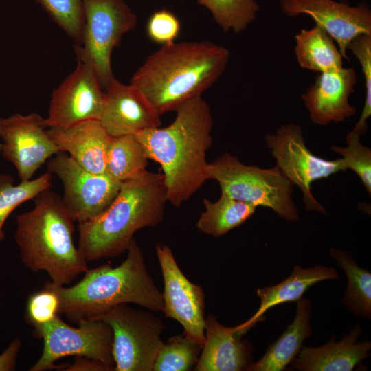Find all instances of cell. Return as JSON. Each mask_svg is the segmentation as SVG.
Instances as JSON below:
<instances>
[{
	"label": "cell",
	"mask_w": 371,
	"mask_h": 371,
	"mask_svg": "<svg viewBox=\"0 0 371 371\" xmlns=\"http://www.w3.org/2000/svg\"><path fill=\"white\" fill-rule=\"evenodd\" d=\"M168 126L140 131L135 136L148 159L160 164L168 201L179 207L208 180L206 153L212 144L213 120L201 95L175 110Z\"/></svg>",
	"instance_id": "1"
},
{
	"label": "cell",
	"mask_w": 371,
	"mask_h": 371,
	"mask_svg": "<svg viewBox=\"0 0 371 371\" xmlns=\"http://www.w3.org/2000/svg\"><path fill=\"white\" fill-rule=\"evenodd\" d=\"M229 57L227 48L207 41L162 45L138 68L130 84L161 116L211 87Z\"/></svg>",
	"instance_id": "2"
},
{
	"label": "cell",
	"mask_w": 371,
	"mask_h": 371,
	"mask_svg": "<svg viewBox=\"0 0 371 371\" xmlns=\"http://www.w3.org/2000/svg\"><path fill=\"white\" fill-rule=\"evenodd\" d=\"M166 201L161 171L145 170L122 181L102 212L78 223V249L87 261L117 256L127 250L137 231L161 223Z\"/></svg>",
	"instance_id": "3"
},
{
	"label": "cell",
	"mask_w": 371,
	"mask_h": 371,
	"mask_svg": "<svg viewBox=\"0 0 371 371\" xmlns=\"http://www.w3.org/2000/svg\"><path fill=\"white\" fill-rule=\"evenodd\" d=\"M127 257L119 266L109 263L87 269L71 286L50 281L60 299V314L71 322L94 319L114 306L133 303L152 311H162V292L145 265L143 253L133 240Z\"/></svg>",
	"instance_id": "4"
},
{
	"label": "cell",
	"mask_w": 371,
	"mask_h": 371,
	"mask_svg": "<svg viewBox=\"0 0 371 371\" xmlns=\"http://www.w3.org/2000/svg\"><path fill=\"white\" fill-rule=\"evenodd\" d=\"M33 199L32 209L16 217L14 238L21 260L31 271H44L52 282L67 285L88 269L74 243V221L50 188Z\"/></svg>",
	"instance_id": "5"
},
{
	"label": "cell",
	"mask_w": 371,
	"mask_h": 371,
	"mask_svg": "<svg viewBox=\"0 0 371 371\" xmlns=\"http://www.w3.org/2000/svg\"><path fill=\"white\" fill-rule=\"evenodd\" d=\"M207 178L216 181L221 193L234 199L269 208L289 221L300 218L292 199L293 184L276 166L261 168L246 165L225 153L208 164Z\"/></svg>",
	"instance_id": "6"
},
{
	"label": "cell",
	"mask_w": 371,
	"mask_h": 371,
	"mask_svg": "<svg viewBox=\"0 0 371 371\" xmlns=\"http://www.w3.org/2000/svg\"><path fill=\"white\" fill-rule=\"evenodd\" d=\"M85 22L78 61L89 65L102 87L114 78L111 54L122 36L137 25V16L124 0H84Z\"/></svg>",
	"instance_id": "7"
},
{
	"label": "cell",
	"mask_w": 371,
	"mask_h": 371,
	"mask_svg": "<svg viewBox=\"0 0 371 371\" xmlns=\"http://www.w3.org/2000/svg\"><path fill=\"white\" fill-rule=\"evenodd\" d=\"M107 323L113 332L115 371H152L162 346L164 324L153 313L128 304L113 307L94 318Z\"/></svg>",
	"instance_id": "8"
},
{
	"label": "cell",
	"mask_w": 371,
	"mask_h": 371,
	"mask_svg": "<svg viewBox=\"0 0 371 371\" xmlns=\"http://www.w3.org/2000/svg\"><path fill=\"white\" fill-rule=\"evenodd\" d=\"M73 327L58 316L49 323L35 326L34 335L42 339L43 348L30 371H43L58 367L55 362L68 356L83 357L101 361L113 370V332L105 322L85 319Z\"/></svg>",
	"instance_id": "9"
},
{
	"label": "cell",
	"mask_w": 371,
	"mask_h": 371,
	"mask_svg": "<svg viewBox=\"0 0 371 371\" xmlns=\"http://www.w3.org/2000/svg\"><path fill=\"white\" fill-rule=\"evenodd\" d=\"M265 140L276 166L302 191L306 210L327 214L312 194L311 186L315 181L347 170L343 159L328 160L314 155L306 146L302 128L294 123L282 125L274 133L266 135Z\"/></svg>",
	"instance_id": "10"
},
{
	"label": "cell",
	"mask_w": 371,
	"mask_h": 371,
	"mask_svg": "<svg viewBox=\"0 0 371 371\" xmlns=\"http://www.w3.org/2000/svg\"><path fill=\"white\" fill-rule=\"evenodd\" d=\"M47 172L63 186L62 204L74 222L90 220L102 212L117 194L121 183L106 173L88 171L60 151L47 162Z\"/></svg>",
	"instance_id": "11"
},
{
	"label": "cell",
	"mask_w": 371,
	"mask_h": 371,
	"mask_svg": "<svg viewBox=\"0 0 371 371\" xmlns=\"http://www.w3.org/2000/svg\"><path fill=\"white\" fill-rule=\"evenodd\" d=\"M1 153L12 163L21 181L32 179L47 160L61 150L47 133L44 118L36 113L0 117Z\"/></svg>",
	"instance_id": "12"
},
{
	"label": "cell",
	"mask_w": 371,
	"mask_h": 371,
	"mask_svg": "<svg viewBox=\"0 0 371 371\" xmlns=\"http://www.w3.org/2000/svg\"><path fill=\"white\" fill-rule=\"evenodd\" d=\"M155 249L164 282L162 312L182 325L183 335L203 345L205 327L203 290L186 278L169 247L157 243Z\"/></svg>",
	"instance_id": "13"
},
{
	"label": "cell",
	"mask_w": 371,
	"mask_h": 371,
	"mask_svg": "<svg viewBox=\"0 0 371 371\" xmlns=\"http://www.w3.org/2000/svg\"><path fill=\"white\" fill-rule=\"evenodd\" d=\"M104 91L89 65L78 61L75 70L54 90L45 125L67 128L89 120H100Z\"/></svg>",
	"instance_id": "14"
},
{
	"label": "cell",
	"mask_w": 371,
	"mask_h": 371,
	"mask_svg": "<svg viewBox=\"0 0 371 371\" xmlns=\"http://www.w3.org/2000/svg\"><path fill=\"white\" fill-rule=\"evenodd\" d=\"M280 8L289 17L311 16L334 39L348 60L350 43L361 34L371 35V10L366 3L350 6L333 0H281Z\"/></svg>",
	"instance_id": "15"
},
{
	"label": "cell",
	"mask_w": 371,
	"mask_h": 371,
	"mask_svg": "<svg viewBox=\"0 0 371 371\" xmlns=\"http://www.w3.org/2000/svg\"><path fill=\"white\" fill-rule=\"evenodd\" d=\"M354 67L319 73L300 98L311 120L318 126L341 122L354 116L356 108L349 101L357 84Z\"/></svg>",
	"instance_id": "16"
},
{
	"label": "cell",
	"mask_w": 371,
	"mask_h": 371,
	"mask_svg": "<svg viewBox=\"0 0 371 371\" xmlns=\"http://www.w3.org/2000/svg\"><path fill=\"white\" fill-rule=\"evenodd\" d=\"M104 89L99 121L111 137L160 126V115L131 84H123L114 78Z\"/></svg>",
	"instance_id": "17"
},
{
	"label": "cell",
	"mask_w": 371,
	"mask_h": 371,
	"mask_svg": "<svg viewBox=\"0 0 371 371\" xmlns=\"http://www.w3.org/2000/svg\"><path fill=\"white\" fill-rule=\"evenodd\" d=\"M241 337L235 327L225 326L209 315L205 319V341L194 370H245L252 363L253 346L248 340H240Z\"/></svg>",
	"instance_id": "18"
},
{
	"label": "cell",
	"mask_w": 371,
	"mask_h": 371,
	"mask_svg": "<svg viewBox=\"0 0 371 371\" xmlns=\"http://www.w3.org/2000/svg\"><path fill=\"white\" fill-rule=\"evenodd\" d=\"M47 133L63 152L84 168L104 174L111 136L99 120H89L67 128H49Z\"/></svg>",
	"instance_id": "19"
},
{
	"label": "cell",
	"mask_w": 371,
	"mask_h": 371,
	"mask_svg": "<svg viewBox=\"0 0 371 371\" xmlns=\"http://www.w3.org/2000/svg\"><path fill=\"white\" fill-rule=\"evenodd\" d=\"M362 328L356 325L339 341L335 336L318 347H302L291 362V368L301 371H351L369 357L370 341L357 342Z\"/></svg>",
	"instance_id": "20"
},
{
	"label": "cell",
	"mask_w": 371,
	"mask_h": 371,
	"mask_svg": "<svg viewBox=\"0 0 371 371\" xmlns=\"http://www.w3.org/2000/svg\"><path fill=\"white\" fill-rule=\"evenodd\" d=\"M338 278L337 271L332 267L316 265L305 269L295 265L291 275L280 283L257 290L260 307L250 319L235 327L237 333L241 336L245 334L262 319L268 309L285 302H297L308 288L318 282Z\"/></svg>",
	"instance_id": "21"
},
{
	"label": "cell",
	"mask_w": 371,
	"mask_h": 371,
	"mask_svg": "<svg viewBox=\"0 0 371 371\" xmlns=\"http://www.w3.org/2000/svg\"><path fill=\"white\" fill-rule=\"evenodd\" d=\"M311 303L306 298L297 302L296 314L293 322L281 336L269 346L262 357L251 363L247 371H282L297 355L302 343L312 334L311 326Z\"/></svg>",
	"instance_id": "22"
},
{
	"label": "cell",
	"mask_w": 371,
	"mask_h": 371,
	"mask_svg": "<svg viewBox=\"0 0 371 371\" xmlns=\"http://www.w3.org/2000/svg\"><path fill=\"white\" fill-rule=\"evenodd\" d=\"M295 40L294 51L300 67L323 73L343 67L344 58L337 45L319 26L300 30Z\"/></svg>",
	"instance_id": "23"
},
{
	"label": "cell",
	"mask_w": 371,
	"mask_h": 371,
	"mask_svg": "<svg viewBox=\"0 0 371 371\" xmlns=\"http://www.w3.org/2000/svg\"><path fill=\"white\" fill-rule=\"evenodd\" d=\"M205 210L200 215L196 228L201 232L221 237L232 229L239 227L256 212V207L234 199L224 193L212 202L203 200Z\"/></svg>",
	"instance_id": "24"
},
{
	"label": "cell",
	"mask_w": 371,
	"mask_h": 371,
	"mask_svg": "<svg viewBox=\"0 0 371 371\" xmlns=\"http://www.w3.org/2000/svg\"><path fill=\"white\" fill-rule=\"evenodd\" d=\"M329 254L344 271L347 277L343 304L357 316L370 318L371 273L366 269L361 268L348 252L330 248Z\"/></svg>",
	"instance_id": "25"
},
{
	"label": "cell",
	"mask_w": 371,
	"mask_h": 371,
	"mask_svg": "<svg viewBox=\"0 0 371 371\" xmlns=\"http://www.w3.org/2000/svg\"><path fill=\"white\" fill-rule=\"evenodd\" d=\"M148 157L134 134L111 137L105 173L122 182L146 170Z\"/></svg>",
	"instance_id": "26"
},
{
	"label": "cell",
	"mask_w": 371,
	"mask_h": 371,
	"mask_svg": "<svg viewBox=\"0 0 371 371\" xmlns=\"http://www.w3.org/2000/svg\"><path fill=\"white\" fill-rule=\"evenodd\" d=\"M52 185V175L45 172L34 179L14 184L8 175H0V242L4 238V224L21 204L33 199Z\"/></svg>",
	"instance_id": "27"
},
{
	"label": "cell",
	"mask_w": 371,
	"mask_h": 371,
	"mask_svg": "<svg viewBox=\"0 0 371 371\" xmlns=\"http://www.w3.org/2000/svg\"><path fill=\"white\" fill-rule=\"evenodd\" d=\"M207 8L225 32L238 34L256 18L260 7L256 0H197Z\"/></svg>",
	"instance_id": "28"
},
{
	"label": "cell",
	"mask_w": 371,
	"mask_h": 371,
	"mask_svg": "<svg viewBox=\"0 0 371 371\" xmlns=\"http://www.w3.org/2000/svg\"><path fill=\"white\" fill-rule=\"evenodd\" d=\"M203 345L187 336L175 335L163 344L153 371H187L195 367Z\"/></svg>",
	"instance_id": "29"
},
{
	"label": "cell",
	"mask_w": 371,
	"mask_h": 371,
	"mask_svg": "<svg viewBox=\"0 0 371 371\" xmlns=\"http://www.w3.org/2000/svg\"><path fill=\"white\" fill-rule=\"evenodd\" d=\"M36 1L77 45L80 43L85 22L84 0Z\"/></svg>",
	"instance_id": "30"
},
{
	"label": "cell",
	"mask_w": 371,
	"mask_h": 371,
	"mask_svg": "<svg viewBox=\"0 0 371 371\" xmlns=\"http://www.w3.org/2000/svg\"><path fill=\"white\" fill-rule=\"evenodd\" d=\"M346 147L331 146L330 149L340 155L347 170H352L371 195V150L360 142V135L349 131L346 136Z\"/></svg>",
	"instance_id": "31"
},
{
	"label": "cell",
	"mask_w": 371,
	"mask_h": 371,
	"mask_svg": "<svg viewBox=\"0 0 371 371\" xmlns=\"http://www.w3.org/2000/svg\"><path fill=\"white\" fill-rule=\"evenodd\" d=\"M348 51L352 52L359 63L363 75L365 100L361 115L352 131L364 135L368 130L367 120L371 115V35L361 34L349 44Z\"/></svg>",
	"instance_id": "32"
},
{
	"label": "cell",
	"mask_w": 371,
	"mask_h": 371,
	"mask_svg": "<svg viewBox=\"0 0 371 371\" xmlns=\"http://www.w3.org/2000/svg\"><path fill=\"white\" fill-rule=\"evenodd\" d=\"M60 315V299L58 293L46 282L43 288L32 294L27 302L26 319L33 326L49 323Z\"/></svg>",
	"instance_id": "33"
},
{
	"label": "cell",
	"mask_w": 371,
	"mask_h": 371,
	"mask_svg": "<svg viewBox=\"0 0 371 371\" xmlns=\"http://www.w3.org/2000/svg\"><path fill=\"white\" fill-rule=\"evenodd\" d=\"M181 31V23L169 10L154 12L146 24V33L155 43L166 45L175 42Z\"/></svg>",
	"instance_id": "34"
},
{
	"label": "cell",
	"mask_w": 371,
	"mask_h": 371,
	"mask_svg": "<svg viewBox=\"0 0 371 371\" xmlns=\"http://www.w3.org/2000/svg\"><path fill=\"white\" fill-rule=\"evenodd\" d=\"M64 370L69 371H111L113 370L110 366L105 363L83 357H76L74 363L69 364L67 367H65Z\"/></svg>",
	"instance_id": "35"
},
{
	"label": "cell",
	"mask_w": 371,
	"mask_h": 371,
	"mask_svg": "<svg viewBox=\"0 0 371 371\" xmlns=\"http://www.w3.org/2000/svg\"><path fill=\"white\" fill-rule=\"evenodd\" d=\"M21 346V341L19 339H15L0 355V371H10L15 369Z\"/></svg>",
	"instance_id": "36"
},
{
	"label": "cell",
	"mask_w": 371,
	"mask_h": 371,
	"mask_svg": "<svg viewBox=\"0 0 371 371\" xmlns=\"http://www.w3.org/2000/svg\"><path fill=\"white\" fill-rule=\"evenodd\" d=\"M1 143H0V153H1Z\"/></svg>",
	"instance_id": "37"
}]
</instances>
